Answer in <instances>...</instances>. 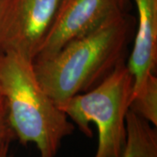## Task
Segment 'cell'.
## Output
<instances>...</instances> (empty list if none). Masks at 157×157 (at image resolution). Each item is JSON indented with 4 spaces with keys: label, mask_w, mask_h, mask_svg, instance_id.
<instances>
[{
    "label": "cell",
    "mask_w": 157,
    "mask_h": 157,
    "mask_svg": "<svg viewBox=\"0 0 157 157\" xmlns=\"http://www.w3.org/2000/svg\"><path fill=\"white\" fill-rule=\"evenodd\" d=\"M126 128V142L121 157H157L156 127L129 109Z\"/></svg>",
    "instance_id": "7"
},
{
    "label": "cell",
    "mask_w": 157,
    "mask_h": 157,
    "mask_svg": "<svg viewBox=\"0 0 157 157\" xmlns=\"http://www.w3.org/2000/svg\"><path fill=\"white\" fill-rule=\"evenodd\" d=\"M0 157H10L9 156V148H6L0 152Z\"/></svg>",
    "instance_id": "10"
},
{
    "label": "cell",
    "mask_w": 157,
    "mask_h": 157,
    "mask_svg": "<svg viewBox=\"0 0 157 157\" xmlns=\"http://www.w3.org/2000/svg\"><path fill=\"white\" fill-rule=\"evenodd\" d=\"M13 139H15V136L8 121L5 107L0 102V152L9 148Z\"/></svg>",
    "instance_id": "9"
},
{
    "label": "cell",
    "mask_w": 157,
    "mask_h": 157,
    "mask_svg": "<svg viewBox=\"0 0 157 157\" xmlns=\"http://www.w3.org/2000/svg\"><path fill=\"white\" fill-rule=\"evenodd\" d=\"M137 11V27L128 67L139 88L157 64V0H133ZM133 91V92H134Z\"/></svg>",
    "instance_id": "6"
},
{
    "label": "cell",
    "mask_w": 157,
    "mask_h": 157,
    "mask_svg": "<svg viewBox=\"0 0 157 157\" xmlns=\"http://www.w3.org/2000/svg\"><path fill=\"white\" fill-rule=\"evenodd\" d=\"M134 91V78L126 60L88 91L71 97L58 107L79 131L92 137L90 124L98 131L94 157H121L126 142V118Z\"/></svg>",
    "instance_id": "3"
},
{
    "label": "cell",
    "mask_w": 157,
    "mask_h": 157,
    "mask_svg": "<svg viewBox=\"0 0 157 157\" xmlns=\"http://www.w3.org/2000/svg\"><path fill=\"white\" fill-rule=\"evenodd\" d=\"M129 109L156 127L157 78L155 73L150 74L140 87L133 92Z\"/></svg>",
    "instance_id": "8"
},
{
    "label": "cell",
    "mask_w": 157,
    "mask_h": 157,
    "mask_svg": "<svg viewBox=\"0 0 157 157\" xmlns=\"http://www.w3.org/2000/svg\"><path fill=\"white\" fill-rule=\"evenodd\" d=\"M0 102H1V101H0Z\"/></svg>",
    "instance_id": "11"
},
{
    "label": "cell",
    "mask_w": 157,
    "mask_h": 157,
    "mask_svg": "<svg viewBox=\"0 0 157 157\" xmlns=\"http://www.w3.org/2000/svg\"><path fill=\"white\" fill-rule=\"evenodd\" d=\"M135 23L128 12L118 14L52 55L34 60L39 83L57 105L93 88L125 60Z\"/></svg>",
    "instance_id": "1"
},
{
    "label": "cell",
    "mask_w": 157,
    "mask_h": 157,
    "mask_svg": "<svg viewBox=\"0 0 157 157\" xmlns=\"http://www.w3.org/2000/svg\"><path fill=\"white\" fill-rule=\"evenodd\" d=\"M0 101L15 138L34 144L40 157H56L74 124L39 83L33 61L17 53H0Z\"/></svg>",
    "instance_id": "2"
},
{
    "label": "cell",
    "mask_w": 157,
    "mask_h": 157,
    "mask_svg": "<svg viewBox=\"0 0 157 157\" xmlns=\"http://www.w3.org/2000/svg\"><path fill=\"white\" fill-rule=\"evenodd\" d=\"M130 0H60L48 33L34 60L51 56L68 42L128 12Z\"/></svg>",
    "instance_id": "5"
},
{
    "label": "cell",
    "mask_w": 157,
    "mask_h": 157,
    "mask_svg": "<svg viewBox=\"0 0 157 157\" xmlns=\"http://www.w3.org/2000/svg\"><path fill=\"white\" fill-rule=\"evenodd\" d=\"M60 0H0V53L34 61Z\"/></svg>",
    "instance_id": "4"
}]
</instances>
